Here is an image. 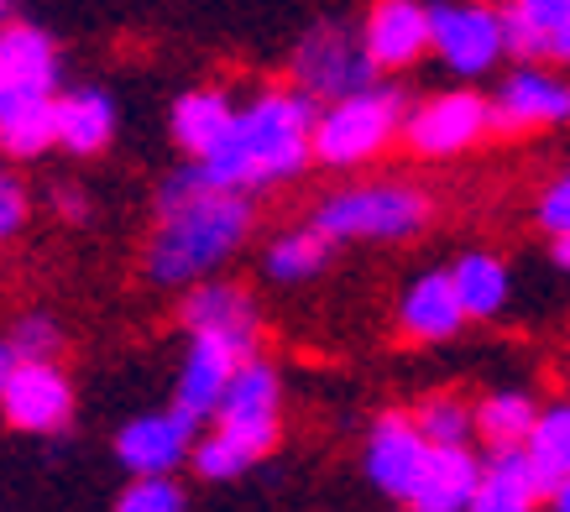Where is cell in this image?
<instances>
[{
  "label": "cell",
  "instance_id": "f35d334b",
  "mask_svg": "<svg viewBox=\"0 0 570 512\" xmlns=\"http://www.w3.org/2000/svg\"><path fill=\"white\" fill-rule=\"evenodd\" d=\"M6 21H11V0H0V27H6Z\"/></svg>",
  "mask_w": 570,
  "mask_h": 512
},
{
  "label": "cell",
  "instance_id": "1f68e13d",
  "mask_svg": "<svg viewBox=\"0 0 570 512\" xmlns=\"http://www.w3.org/2000/svg\"><path fill=\"white\" fill-rule=\"evenodd\" d=\"M534 220H539V230H544V236H566V230H570V168H560L550 184L539 188Z\"/></svg>",
  "mask_w": 570,
  "mask_h": 512
},
{
  "label": "cell",
  "instance_id": "d4e9b609",
  "mask_svg": "<svg viewBox=\"0 0 570 512\" xmlns=\"http://www.w3.org/2000/svg\"><path fill=\"white\" fill-rule=\"evenodd\" d=\"M330 246H335V240L314 220L304 225V230H283V236H273V246L262 252V273L273 277V283H283V288L309 283V277H320L330 267Z\"/></svg>",
  "mask_w": 570,
  "mask_h": 512
},
{
  "label": "cell",
  "instance_id": "4fadbf2b",
  "mask_svg": "<svg viewBox=\"0 0 570 512\" xmlns=\"http://www.w3.org/2000/svg\"><path fill=\"white\" fill-rule=\"evenodd\" d=\"M424 461H430V440H424V429L414 424V413H382L377 424H372L362 465H366V481H372L382 496L409 502Z\"/></svg>",
  "mask_w": 570,
  "mask_h": 512
},
{
  "label": "cell",
  "instance_id": "cb8c5ba5",
  "mask_svg": "<svg viewBox=\"0 0 570 512\" xmlns=\"http://www.w3.org/2000/svg\"><path fill=\"white\" fill-rule=\"evenodd\" d=\"M450 283H455L466 319H498L513 298V273L498 252H461L450 262Z\"/></svg>",
  "mask_w": 570,
  "mask_h": 512
},
{
  "label": "cell",
  "instance_id": "2e32d148",
  "mask_svg": "<svg viewBox=\"0 0 570 512\" xmlns=\"http://www.w3.org/2000/svg\"><path fill=\"white\" fill-rule=\"evenodd\" d=\"M246 356H236L225 341H209V335H189V351H184V366H178L174 382V408H184L189 419H215L220 413V397L230 387V376Z\"/></svg>",
  "mask_w": 570,
  "mask_h": 512
},
{
  "label": "cell",
  "instance_id": "d6a6232c",
  "mask_svg": "<svg viewBox=\"0 0 570 512\" xmlns=\"http://www.w3.org/2000/svg\"><path fill=\"white\" fill-rule=\"evenodd\" d=\"M27 220H32V194H27V184H21L17 173H0V246L17 240L21 230H27Z\"/></svg>",
  "mask_w": 570,
  "mask_h": 512
},
{
  "label": "cell",
  "instance_id": "44dd1931",
  "mask_svg": "<svg viewBox=\"0 0 570 512\" xmlns=\"http://www.w3.org/2000/svg\"><path fill=\"white\" fill-rule=\"evenodd\" d=\"M58 147V110L52 95H11L0 89V157L37 163Z\"/></svg>",
  "mask_w": 570,
  "mask_h": 512
},
{
  "label": "cell",
  "instance_id": "3957f363",
  "mask_svg": "<svg viewBox=\"0 0 570 512\" xmlns=\"http://www.w3.org/2000/svg\"><path fill=\"white\" fill-rule=\"evenodd\" d=\"M403 116H409L403 89L382 85V79L356 89V95L325 100L314 116V163L335 173L377 163L393 141H403Z\"/></svg>",
  "mask_w": 570,
  "mask_h": 512
},
{
  "label": "cell",
  "instance_id": "ac0fdd59",
  "mask_svg": "<svg viewBox=\"0 0 570 512\" xmlns=\"http://www.w3.org/2000/svg\"><path fill=\"white\" fill-rule=\"evenodd\" d=\"M58 42L32 21L0 27V89L11 95H58Z\"/></svg>",
  "mask_w": 570,
  "mask_h": 512
},
{
  "label": "cell",
  "instance_id": "5b68a950",
  "mask_svg": "<svg viewBox=\"0 0 570 512\" xmlns=\"http://www.w3.org/2000/svg\"><path fill=\"white\" fill-rule=\"evenodd\" d=\"M288 73L320 105L341 100V95H356V89L382 79L377 63L366 58L362 27H346V21H314L309 32L298 37L294 58H288Z\"/></svg>",
  "mask_w": 570,
  "mask_h": 512
},
{
  "label": "cell",
  "instance_id": "4dcf8cb0",
  "mask_svg": "<svg viewBox=\"0 0 570 512\" xmlns=\"http://www.w3.org/2000/svg\"><path fill=\"white\" fill-rule=\"evenodd\" d=\"M6 341H11L17 361H58V351H63V329H58L52 314H21Z\"/></svg>",
  "mask_w": 570,
  "mask_h": 512
},
{
  "label": "cell",
  "instance_id": "e575fe53",
  "mask_svg": "<svg viewBox=\"0 0 570 512\" xmlns=\"http://www.w3.org/2000/svg\"><path fill=\"white\" fill-rule=\"evenodd\" d=\"M550 58L554 63H560V69H570V17L560 21V27H554L550 32Z\"/></svg>",
  "mask_w": 570,
  "mask_h": 512
},
{
  "label": "cell",
  "instance_id": "7a4b0ae2",
  "mask_svg": "<svg viewBox=\"0 0 570 512\" xmlns=\"http://www.w3.org/2000/svg\"><path fill=\"white\" fill-rule=\"evenodd\" d=\"M314 116L320 100L298 85H267L236 105V131L205 157V173L225 188L288 184L314 163Z\"/></svg>",
  "mask_w": 570,
  "mask_h": 512
},
{
  "label": "cell",
  "instance_id": "74e56055",
  "mask_svg": "<svg viewBox=\"0 0 570 512\" xmlns=\"http://www.w3.org/2000/svg\"><path fill=\"white\" fill-rule=\"evenodd\" d=\"M550 512H570V476L560 486H550Z\"/></svg>",
  "mask_w": 570,
  "mask_h": 512
},
{
  "label": "cell",
  "instance_id": "8d00e7d4",
  "mask_svg": "<svg viewBox=\"0 0 570 512\" xmlns=\"http://www.w3.org/2000/svg\"><path fill=\"white\" fill-rule=\"evenodd\" d=\"M554 246H550V256H554V267H560V273H570V230L566 236H550Z\"/></svg>",
  "mask_w": 570,
  "mask_h": 512
},
{
  "label": "cell",
  "instance_id": "83f0119b",
  "mask_svg": "<svg viewBox=\"0 0 570 512\" xmlns=\"http://www.w3.org/2000/svg\"><path fill=\"white\" fill-rule=\"evenodd\" d=\"M539 419V403L519 387H498L476 403V434H482L487 450H508V444H523L529 429Z\"/></svg>",
  "mask_w": 570,
  "mask_h": 512
},
{
  "label": "cell",
  "instance_id": "e0dca14e",
  "mask_svg": "<svg viewBox=\"0 0 570 512\" xmlns=\"http://www.w3.org/2000/svg\"><path fill=\"white\" fill-rule=\"evenodd\" d=\"M476 481H482V455L471 444H430V461L409 492V512H466Z\"/></svg>",
  "mask_w": 570,
  "mask_h": 512
},
{
  "label": "cell",
  "instance_id": "5bb4252c",
  "mask_svg": "<svg viewBox=\"0 0 570 512\" xmlns=\"http://www.w3.org/2000/svg\"><path fill=\"white\" fill-rule=\"evenodd\" d=\"M466 325L471 319H466V308H461V298H455L450 267L445 273H419L403 288V298H397V329H403V341H414V345H445Z\"/></svg>",
  "mask_w": 570,
  "mask_h": 512
},
{
  "label": "cell",
  "instance_id": "8fae6325",
  "mask_svg": "<svg viewBox=\"0 0 570 512\" xmlns=\"http://www.w3.org/2000/svg\"><path fill=\"white\" fill-rule=\"evenodd\" d=\"M194 440H199V419H189L184 408L137 413L116 434V461L126 465V476H178V465H189L194 455Z\"/></svg>",
  "mask_w": 570,
  "mask_h": 512
},
{
  "label": "cell",
  "instance_id": "ffe728a7",
  "mask_svg": "<svg viewBox=\"0 0 570 512\" xmlns=\"http://www.w3.org/2000/svg\"><path fill=\"white\" fill-rule=\"evenodd\" d=\"M52 110H58V147L69 157H100L116 141V100L105 89L85 85L52 95Z\"/></svg>",
  "mask_w": 570,
  "mask_h": 512
},
{
  "label": "cell",
  "instance_id": "f1b7e54d",
  "mask_svg": "<svg viewBox=\"0 0 570 512\" xmlns=\"http://www.w3.org/2000/svg\"><path fill=\"white\" fill-rule=\"evenodd\" d=\"M414 424L424 429L430 444H471L476 440V403L455 393H434L414 408Z\"/></svg>",
  "mask_w": 570,
  "mask_h": 512
},
{
  "label": "cell",
  "instance_id": "836d02e7",
  "mask_svg": "<svg viewBox=\"0 0 570 512\" xmlns=\"http://www.w3.org/2000/svg\"><path fill=\"white\" fill-rule=\"evenodd\" d=\"M52 209H58V215H63V220H89V194L85 188H73V184H58L52 188Z\"/></svg>",
  "mask_w": 570,
  "mask_h": 512
},
{
  "label": "cell",
  "instance_id": "ba28073f",
  "mask_svg": "<svg viewBox=\"0 0 570 512\" xmlns=\"http://www.w3.org/2000/svg\"><path fill=\"white\" fill-rule=\"evenodd\" d=\"M487 100H492L498 137H529V131L570 126V79L544 69V63H519Z\"/></svg>",
  "mask_w": 570,
  "mask_h": 512
},
{
  "label": "cell",
  "instance_id": "9a60e30c",
  "mask_svg": "<svg viewBox=\"0 0 570 512\" xmlns=\"http://www.w3.org/2000/svg\"><path fill=\"white\" fill-rule=\"evenodd\" d=\"M277 440H283V424H220L215 419V429L194 440L189 465L199 481H236L257 461H267Z\"/></svg>",
  "mask_w": 570,
  "mask_h": 512
},
{
  "label": "cell",
  "instance_id": "9c48e42d",
  "mask_svg": "<svg viewBox=\"0 0 570 512\" xmlns=\"http://www.w3.org/2000/svg\"><path fill=\"white\" fill-rule=\"evenodd\" d=\"M178 319H184L189 335L225 341L236 356H257V345H262V308H257V298H252L242 283H225V277H205V283L184 288Z\"/></svg>",
  "mask_w": 570,
  "mask_h": 512
},
{
  "label": "cell",
  "instance_id": "7c38bea8",
  "mask_svg": "<svg viewBox=\"0 0 570 512\" xmlns=\"http://www.w3.org/2000/svg\"><path fill=\"white\" fill-rule=\"evenodd\" d=\"M362 42L366 58L377 63V73H403L419 58H430L434 32H430V6L424 0H372L362 17Z\"/></svg>",
  "mask_w": 570,
  "mask_h": 512
},
{
  "label": "cell",
  "instance_id": "d6986e66",
  "mask_svg": "<svg viewBox=\"0 0 570 512\" xmlns=\"http://www.w3.org/2000/svg\"><path fill=\"white\" fill-rule=\"evenodd\" d=\"M544 496L550 492L534 476L523 444H508V450H492L482 461V481H476V496H471L466 512H539Z\"/></svg>",
  "mask_w": 570,
  "mask_h": 512
},
{
  "label": "cell",
  "instance_id": "603a6c76",
  "mask_svg": "<svg viewBox=\"0 0 570 512\" xmlns=\"http://www.w3.org/2000/svg\"><path fill=\"white\" fill-rule=\"evenodd\" d=\"M220 424H277L283 419V376L273 361L246 356L220 397Z\"/></svg>",
  "mask_w": 570,
  "mask_h": 512
},
{
  "label": "cell",
  "instance_id": "8992f818",
  "mask_svg": "<svg viewBox=\"0 0 570 512\" xmlns=\"http://www.w3.org/2000/svg\"><path fill=\"white\" fill-rule=\"evenodd\" d=\"M434 58L455 79H487L508 58V27L498 0H440L430 6Z\"/></svg>",
  "mask_w": 570,
  "mask_h": 512
},
{
  "label": "cell",
  "instance_id": "484cf974",
  "mask_svg": "<svg viewBox=\"0 0 570 512\" xmlns=\"http://www.w3.org/2000/svg\"><path fill=\"white\" fill-rule=\"evenodd\" d=\"M502 27H508V52L519 63L550 58V32L570 17V0H498Z\"/></svg>",
  "mask_w": 570,
  "mask_h": 512
},
{
  "label": "cell",
  "instance_id": "277c9868",
  "mask_svg": "<svg viewBox=\"0 0 570 512\" xmlns=\"http://www.w3.org/2000/svg\"><path fill=\"white\" fill-rule=\"evenodd\" d=\"M434 205L414 184H346L314 205V225L330 240H414Z\"/></svg>",
  "mask_w": 570,
  "mask_h": 512
},
{
  "label": "cell",
  "instance_id": "f546056e",
  "mask_svg": "<svg viewBox=\"0 0 570 512\" xmlns=\"http://www.w3.org/2000/svg\"><path fill=\"white\" fill-rule=\"evenodd\" d=\"M116 512H189V492L178 476H131L116 496Z\"/></svg>",
  "mask_w": 570,
  "mask_h": 512
},
{
  "label": "cell",
  "instance_id": "6da1fadb",
  "mask_svg": "<svg viewBox=\"0 0 570 512\" xmlns=\"http://www.w3.org/2000/svg\"><path fill=\"white\" fill-rule=\"evenodd\" d=\"M157 225L141 252V273L153 288L184 293L194 283L215 277L252 236V199L242 188H225L205 173V163L174 168L153 194Z\"/></svg>",
  "mask_w": 570,
  "mask_h": 512
},
{
  "label": "cell",
  "instance_id": "4316f807",
  "mask_svg": "<svg viewBox=\"0 0 570 512\" xmlns=\"http://www.w3.org/2000/svg\"><path fill=\"white\" fill-rule=\"evenodd\" d=\"M523 455L534 465V476L544 481V492L570 476V403L539 408L534 429H529V440H523Z\"/></svg>",
  "mask_w": 570,
  "mask_h": 512
},
{
  "label": "cell",
  "instance_id": "7402d4cb",
  "mask_svg": "<svg viewBox=\"0 0 570 512\" xmlns=\"http://www.w3.org/2000/svg\"><path fill=\"white\" fill-rule=\"evenodd\" d=\"M168 126H174L178 152L194 157V163H205V157L236 131V100H230L225 89H189V95L174 100Z\"/></svg>",
  "mask_w": 570,
  "mask_h": 512
},
{
  "label": "cell",
  "instance_id": "30bf717a",
  "mask_svg": "<svg viewBox=\"0 0 570 512\" xmlns=\"http://www.w3.org/2000/svg\"><path fill=\"white\" fill-rule=\"evenodd\" d=\"M6 424L21 434H63L73 424V382L58 361H17L0 393Z\"/></svg>",
  "mask_w": 570,
  "mask_h": 512
},
{
  "label": "cell",
  "instance_id": "52a82bcc",
  "mask_svg": "<svg viewBox=\"0 0 570 512\" xmlns=\"http://www.w3.org/2000/svg\"><path fill=\"white\" fill-rule=\"evenodd\" d=\"M492 137V100L476 89H440L430 100L409 105L403 116V147L424 163H450Z\"/></svg>",
  "mask_w": 570,
  "mask_h": 512
},
{
  "label": "cell",
  "instance_id": "d590c367",
  "mask_svg": "<svg viewBox=\"0 0 570 512\" xmlns=\"http://www.w3.org/2000/svg\"><path fill=\"white\" fill-rule=\"evenodd\" d=\"M11 372H17V351H11V341H0V393H6Z\"/></svg>",
  "mask_w": 570,
  "mask_h": 512
}]
</instances>
